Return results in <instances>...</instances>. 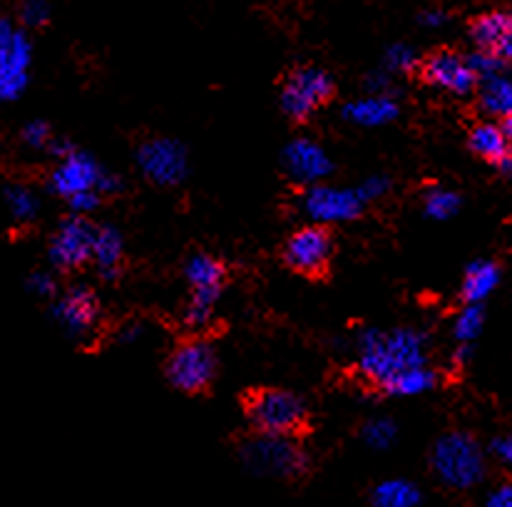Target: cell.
Instances as JSON below:
<instances>
[{
  "label": "cell",
  "instance_id": "6da1fadb",
  "mask_svg": "<svg viewBox=\"0 0 512 507\" xmlns=\"http://www.w3.org/2000/svg\"><path fill=\"white\" fill-rule=\"evenodd\" d=\"M356 356L358 371H361L368 381L386 388L388 383L396 376H401V373L418 366H428L426 336L418 334V331L413 329H368L358 336Z\"/></svg>",
  "mask_w": 512,
  "mask_h": 507
},
{
  "label": "cell",
  "instance_id": "7a4b0ae2",
  "mask_svg": "<svg viewBox=\"0 0 512 507\" xmlns=\"http://www.w3.org/2000/svg\"><path fill=\"white\" fill-rule=\"evenodd\" d=\"M430 463H433L435 475L455 490L473 488L485 475L483 448L468 433H448L438 438Z\"/></svg>",
  "mask_w": 512,
  "mask_h": 507
},
{
  "label": "cell",
  "instance_id": "3957f363",
  "mask_svg": "<svg viewBox=\"0 0 512 507\" xmlns=\"http://www.w3.org/2000/svg\"><path fill=\"white\" fill-rule=\"evenodd\" d=\"M242 460L254 475L269 478H296L306 470L309 458L289 435H264L244 445Z\"/></svg>",
  "mask_w": 512,
  "mask_h": 507
},
{
  "label": "cell",
  "instance_id": "277c9868",
  "mask_svg": "<svg viewBox=\"0 0 512 507\" xmlns=\"http://www.w3.org/2000/svg\"><path fill=\"white\" fill-rule=\"evenodd\" d=\"M249 421L264 435H291L306 421V406L296 393L259 391L249 398Z\"/></svg>",
  "mask_w": 512,
  "mask_h": 507
},
{
  "label": "cell",
  "instance_id": "5b68a950",
  "mask_svg": "<svg viewBox=\"0 0 512 507\" xmlns=\"http://www.w3.org/2000/svg\"><path fill=\"white\" fill-rule=\"evenodd\" d=\"M334 95V80L319 68H299L281 90V107L291 120H309Z\"/></svg>",
  "mask_w": 512,
  "mask_h": 507
},
{
  "label": "cell",
  "instance_id": "8992f818",
  "mask_svg": "<svg viewBox=\"0 0 512 507\" xmlns=\"http://www.w3.org/2000/svg\"><path fill=\"white\" fill-rule=\"evenodd\" d=\"M217 373V356L204 341H187L177 348L167 363L172 386L184 393H199L212 383Z\"/></svg>",
  "mask_w": 512,
  "mask_h": 507
},
{
  "label": "cell",
  "instance_id": "52a82bcc",
  "mask_svg": "<svg viewBox=\"0 0 512 507\" xmlns=\"http://www.w3.org/2000/svg\"><path fill=\"white\" fill-rule=\"evenodd\" d=\"M363 204L366 202H363L356 189L314 184L304 197V212L319 227H324V224L351 222L363 212Z\"/></svg>",
  "mask_w": 512,
  "mask_h": 507
},
{
  "label": "cell",
  "instance_id": "ba28073f",
  "mask_svg": "<svg viewBox=\"0 0 512 507\" xmlns=\"http://www.w3.org/2000/svg\"><path fill=\"white\" fill-rule=\"evenodd\" d=\"M137 165L150 182L172 187L187 177V150L179 142L157 137L145 142L137 152Z\"/></svg>",
  "mask_w": 512,
  "mask_h": 507
},
{
  "label": "cell",
  "instance_id": "9c48e42d",
  "mask_svg": "<svg viewBox=\"0 0 512 507\" xmlns=\"http://www.w3.org/2000/svg\"><path fill=\"white\" fill-rule=\"evenodd\" d=\"M331 254H334V242H331V234L324 227L314 224V227H304L296 234H291V239L284 247V259L286 264L294 271L306 276H314L326 271L329 266Z\"/></svg>",
  "mask_w": 512,
  "mask_h": 507
},
{
  "label": "cell",
  "instance_id": "30bf717a",
  "mask_svg": "<svg viewBox=\"0 0 512 507\" xmlns=\"http://www.w3.org/2000/svg\"><path fill=\"white\" fill-rule=\"evenodd\" d=\"M95 232L97 229L83 217L65 219L50 242V261L58 269H80L92 259Z\"/></svg>",
  "mask_w": 512,
  "mask_h": 507
},
{
  "label": "cell",
  "instance_id": "8fae6325",
  "mask_svg": "<svg viewBox=\"0 0 512 507\" xmlns=\"http://www.w3.org/2000/svg\"><path fill=\"white\" fill-rule=\"evenodd\" d=\"M102 177H105V172H102V167L90 155L70 152L55 167L53 177H50V189L55 194H60V197L73 199L78 194L100 192Z\"/></svg>",
  "mask_w": 512,
  "mask_h": 507
},
{
  "label": "cell",
  "instance_id": "7c38bea8",
  "mask_svg": "<svg viewBox=\"0 0 512 507\" xmlns=\"http://www.w3.org/2000/svg\"><path fill=\"white\" fill-rule=\"evenodd\" d=\"M423 78L438 90L450 92V95H470L478 85V78H475L468 58L450 53V50H440V53L430 55L423 63Z\"/></svg>",
  "mask_w": 512,
  "mask_h": 507
},
{
  "label": "cell",
  "instance_id": "4fadbf2b",
  "mask_svg": "<svg viewBox=\"0 0 512 507\" xmlns=\"http://www.w3.org/2000/svg\"><path fill=\"white\" fill-rule=\"evenodd\" d=\"M284 167L291 179L301 184H311V187L329 177L331 169H334L324 147L311 140L291 142L284 150Z\"/></svg>",
  "mask_w": 512,
  "mask_h": 507
},
{
  "label": "cell",
  "instance_id": "5bb4252c",
  "mask_svg": "<svg viewBox=\"0 0 512 507\" xmlns=\"http://www.w3.org/2000/svg\"><path fill=\"white\" fill-rule=\"evenodd\" d=\"M53 314L70 336H85L95 329L97 316H100V304H97L95 294L90 289L75 286L55 304Z\"/></svg>",
  "mask_w": 512,
  "mask_h": 507
},
{
  "label": "cell",
  "instance_id": "9a60e30c",
  "mask_svg": "<svg viewBox=\"0 0 512 507\" xmlns=\"http://www.w3.org/2000/svg\"><path fill=\"white\" fill-rule=\"evenodd\" d=\"M348 122L358 127H383L388 122L396 120L398 115V105L393 97L388 95H371V97H361V100L351 102V105L343 110Z\"/></svg>",
  "mask_w": 512,
  "mask_h": 507
},
{
  "label": "cell",
  "instance_id": "2e32d148",
  "mask_svg": "<svg viewBox=\"0 0 512 507\" xmlns=\"http://www.w3.org/2000/svg\"><path fill=\"white\" fill-rule=\"evenodd\" d=\"M470 147L478 157L500 165L512 155V142L505 135L503 125H493V122H483V125L473 127L470 132Z\"/></svg>",
  "mask_w": 512,
  "mask_h": 507
},
{
  "label": "cell",
  "instance_id": "e0dca14e",
  "mask_svg": "<svg viewBox=\"0 0 512 507\" xmlns=\"http://www.w3.org/2000/svg\"><path fill=\"white\" fill-rule=\"evenodd\" d=\"M500 281V269L493 261H475L468 266L463 279V299L468 304H480L495 291Z\"/></svg>",
  "mask_w": 512,
  "mask_h": 507
},
{
  "label": "cell",
  "instance_id": "ac0fdd59",
  "mask_svg": "<svg viewBox=\"0 0 512 507\" xmlns=\"http://www.w3.org/2000/svg\"><path fill=\"white\" fill-rule=\"evenodd\" d=\"M125 254V242L115 227H102L95 232V247H92V261L100 266L102 276H115Z\"/></svg>",
  "mask_w": 512,
  "mask_h": 507
},
{
  "label": "cell",
  "instance_id": "d6986e66",
  "mask_svg": "<svg viewBox=\"0 0 512 507\" xmlns=\"http://www.w3.org/2000/svg\"><path fill=\"white\" fill-rule=\"evenodd\" d=\"M512 30V15L503 13V10H493V13L480 15L478 20L470 28V35H473V43L478 45V50H488L493 53L500 45V40L505 38Z\"/></svg>",
  "mask_w": 512,
  "mask_h": 507
},
{
  "label": "cell",
  "instance_id": "ffe728a7",
  "mask_svg": "<svg viewBox=\"0 0 512 507\" xmlns=\"http://www.w3.org/2000/svg\"><path fill=\"white\" fill-rule=\"evenodd\" d=\"M373 507H418L421 505V490L411 480H386L376 485L371 495Z\"/></svg>",
  "mask_w": 512,
  "mask_h": 507
},
{
  "label": "cell",
  "instance_id": "44dd1931",
  "mask_svg": "<svg viewBox=\"0 0 512 507\" xmlns=\"http://www.w3.org/2000/svg\"><path fill=\"white\" fill-rule=\"evenodd\" d=\"M184 274L187 281L192 284V289H207V291H222L224 281V266L219 264L214 256L207 254H194L192 259L184 266Z\"/></svg>",
  "mask_w": 512,
  "mask_h": 507
},
{
  "label": "cell",
  "instance_id": "7402d4cb",
  "mask_svg": "<svg viewBox=\"0 0 512 507\" xmlns=\"http://www.w3.org/2000/svg\"><path fill=\"white\" fill-rule=\"evenodd\" d=\"M433 386H435V373L430 371L428 366H418L393 378L383 391L391 393V396L413 398V396H423V393H428Z\"/></svg>",
  "mask_w": 512,
  "mask_h": 507
},
{
  "label": "cell",
  "instance_id": "603a6c76",
  "mask_svg": "<svg viewBox=\"0 0 512 507\" xmlns=\"http://www.w3.org/2000/svg\"><path fill=\"white\" fill-rule=\"evenodd\" d=\"M483 107L490 112V115H500V117H512V80L508 78H493L485 80L483 83Z\"/></svg>",
  "mask_w": 512,
  "mask_h": 507
},
{
  "label": "cell",
  "instance_id": "cb8c5ba5",
  "mask_svg": "<svg viewBox=\"0 0 512 507\" xmlns=\"http://www.w3.org/2000/svg\"><path fill=\"white\" fill-rule=\"evenodd\" d=\"M30 58H33V48H30L28 38L20 30L5 48H0V68L8 70V73L28 75Z\"/></svg>",
  "mask_w": 512,
  "mask_h": 507
},
{
  "label": "cell",
  "instance_id": "d4e9b609",
  "mask_svg": "<svg viewBox=\"0 0 512 507\" xmlns=\"http://www.w3.org/2000/svg\"><path fill=\"white\" fill-rule=\"evenodd\" d=\"M219 291H207L197 289L192 291V299H189L187 311H184V324L192 326V329H202L209 324L214 314V306H217Z\"/></svg>",
  "mask_w": 512,
  "mask_h": 507
},
{
  "label": "cell",
  "instance_id": "484cf974",
  "mask_svg": "<svg viewBox=\"0 0 512 507\" xmlns=\"http://www.w3.org/2000/svg\"><path fill=\"white\" fill-rule=\"evenodd\" d=\"M5 204H8L10 214H13L18 222H30L38 214V197L30 192L28 187H20V184H13V187H5Z\"/></svg>",
  "mask_w": 512,
  "mask_h": 507
},
{
  "label": "cell",
  "instance_id": "4316f807",
  "mask_svg": "<svg viewBox=\"0 0 512 507\" xmlns=\"http://www.w3.org/2000/svg\"><path fill=\"white\" fill-rule=\"evenodd\" d=\"M485 326V311L480 304H468L463 311L458 314V319H455V338H458L460 343H470L473 338L480 336V331H483Z\"/></svg>",
  "mask_w": 512,
  "mask_h": 507
},
{
  "label": "cell",
  "instance_id": "83f0119b",
  "mask_svg": "<svg viewBox=\"0 0 512 507\" xmlns=\"http://www.w3.org/2000/svg\"><path fill=\"white\" fill-rule=\"evenodd\" d=\"M460 209V197L450 189H430L426 197V214L430 219H438V222H445L453 214H458Z\"/></svg>",
  "mask_w": 512,
  "mask_h": 507
},
{
  "label": "cell",
  "instance_id": "f1b7e54d",
  "mask_svg": "<svg viewBox=\"0 0 512 507\" xmlns=\"http://www.w3.org/2000/svg\"><path fill=\"white\" fill-rule=\"evenodd\" d=\"M363 440L366 445L376 450H386L391 448V443L396 440V425L386 418H376V421H368L363 425Z\"/></svg>",
  "mask_w": 512,
  "mask_h": 507
},
{
  "label": "cell",
  "instance_id": "f546056e",
  "mask_svg": "<svg viewBox=\"0 0 512 507\" xmlns=\"http://www.w3.org/2000/svg\"><path fill=\"white\" fill-rule=\"evenodd\" d=\"M468 63L470 68H473L475 78L478 80H493V78H500V70H503V60L498 58V55L488 53V50H478V53L468 55Z\"/></svg>",
  "mask_w": 512,
  "mask_h": 507
},
{
  "label": "cell",
  "instance_id": "4dcf8cb0",
  "mask_svg": "<svg viewBox=\"0 0 512 507\" xmlns=\"http://www.w3.org/2000/svg\"><path fill=\"white\" fill-rule=\"evenodd\" d=\"M386 65L393 73H411L418 65L416 50L408 48V45H393L386 53Z\"/></svg>",
  "mask_w": 512,
  "mask_h": 507
},
{
  "label": "cell",
  "instance_id": "1f68e13d",
  "mask_svg": "<svg viewBox=\"0 0 512 507\" xmlns=\"http://www.w3.org/2000/svg\"><path fill=\"white\" fill-rule=\"evenodd\" d=\"M25 85H28V75L8 73V70L0 68V100H15V97L23 95Z\"/></svg>",
  "mask_w": 512,
  "mask_h": 507
},
{
  "label": "cell",
  "instance_id": "d6a6232c",
  "mask_svg": "<svg viewBox=\"0 0 512 507\" xmlns=\"http://www.w3.org/2000/svg\"><path fill=\"white\" fill-rule=\"evenodd\" d=\"M20 18H23V23L30 25V28H40V25L48 23L50 5L45 3V0H28V3L23 5V10H20Z\"/></svg>",
  "mask_w": 512,
  "mask_h": 507
},
{
  "label": "cell",
  "instance_id": "836d02e7",
  "mask_svg": "<svg viewBox=\"0 0 512 507\" xmlns=\"http://www.w3.org/2000/svg\"><path fill=\"white\" fill-rule=\"evenodd\" d=\"M23 142L33 150H43V147H50V127L45 122H30L23 130Z\"/></svg>",
  "mask_w": 512,
  "mask_h": 507
},
{
  "label": "cell",
  "instance_id": "e575fe53",
  "mask_svg": "<svg viewBox=\"0 0 512 507\" xmlns=\"http://www.w3.org/2000/svg\"><path fill=\"white\" fill-rule=\"evenodd\" d=\"M388 187H391V182H388L386 177H368L366 182L356 189V192L361 194L363 202H373V199L383 197V194L388 192Z\"/></svg>",
  "mask_w": 512,
  "mask_h": 507
},
{
  "label": "cell",
  "instance_id": "d590c367",
  "mask_svg": "<svg viewBox=\"0 0 512 507\" xmlns=\"http://www.w3.org/2000/svg\"><path fill=\"white\" fill-rule=\"evenodd\" d=\"M28 289L38 296H53L55 294V279L45 271H35L28 279Z\"/></svg>",
  "mask_w": 512,
  "mask_h": 507
},
{
  "label": "cell",
  "instance_id": "8d00e7d4",
  "mask_svg": "<svg viewBox=\"0 0 512 507\" xmlns=\"http://www.w3.org/2000/svg\"><path fill=\"white\" fill-rule=\"evenodd\" d=\"M70 209H73L75 214H87L92 212V209L100 204V192H87V194H78V197L68 199Z\"/></svg>",
  "mask_w": 512,
  "mask_h": 507
},
{
  "label": "cell",
  "instance_id": "74e56055",
  "mask_svg": "<svg viewBox=\"0 0 512 507\" xmlns=\"http://www.w3.org/2000/svg\"><path fill=\"white\" fill-rule=\"evenodd\" d=\"M488 507H512V483L500 485L488 498Z\"/></svg>",
  "mask_w": 512,
  "mask_h": 507
},
{
  "label": "cell",
  "instance_id": "f35d334b",
  "mask_svg": "<svg viewBox=\"0 0 512 507\" xmlns=\"http://www.w3.org/2000/svg\"><path fill=\"white\" fill-rule=\"evenodd\" d=\"M493 450H495V455H498V458L503 460L505 465H512V433L505 435V438L495 440Z\"/></svg>",
  "mask_w": 512,
  "mask_h": 507
},
{
  "label": "cell",
  "instance_id": "ab89813d",
  "mask_svg": "<svg viewBox=\"0 0 512 507\" xmlns=\"http://www.w3.org/2000/svg\"><path fill=\"white\" fill-rule=\"evenodd\" d=\"M493 55H498V58L503 60V65H512V30L500 40V45L493 50Z\"/></svg>",
  "mask_w": 512,
  "mask_h": 507
},
{
  "label": "cell",
  "instance_id": "60d3db41",
  "mask_svg": "<svg viewBox=\"0 0 512 507\" xmlns=\"http://www.w3.org/2000/svg\"><path fill=\"white\" fill-rule=\"evenodd\" d=\"M445 20H448V15H445L443 10H426V13L421 15V23L426 25V28H440V25H445Z\"/></svg>",
  "mask_w": 512,
  "mask_h": 507
},
{
  "label": "cell",
  "instance_id": "b9f144b4",
  "mask_svg": "<svg viewBox=\"0 0 512 507\" xmlns=\"http://www.w3.org/2000/svg\"><path fill=\"white\" fill-rule=\"evenodd\" d=\"M15 33H18V30H15L13 25L8 23V20L0 18V48H5V45H8L10 40H13Z\"/></svg>",
  "mask_w": 512,
  "mask_h": 507
},
{
  "label": "cell",
  "instance_id": "7bdbcfd3",
  "mask_svg": "<svg viewBox=\"0 0 512 507\" xmlns=\"http://www.w3.org/2000/svg\"><path fill=\"white\" fill-rule=\"evenodd\" d=\"M140 336H142V329H137V326H130V329L122 331L120 341H122V343H135Z\"/></svg>",
  "mask_w": 512,
  "mask_h": 507
},
{
  "label": "cell",
  "instance_id": "ee69618b",
  "mask_svg": "<svg viewBox=\"0 0 512 507\" xmlns=\"http://www.w3.org/2000/svg\"><path fill=\"white\" fill-rule=\"evenodd\" d=\"M503 130H505V135H508L510 142H512V117H508V120L503 122Z\"/></svg>",
  "mask_w": 512,
  "mask_h": 507
}]
</instances>
